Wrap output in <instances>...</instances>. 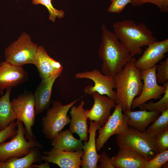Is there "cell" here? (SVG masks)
<instances>
[{
    "label": "cell",
    "mask_w": 168,
    "mask_h": 168,
    "mask_svg": "<svg viewBox=\"0 0 168 168\" xmlns=\"http://www.w3.org/2000/svg\"><path fill=\"white\" fill-rule=\"evenodd\" d=\"M156 78L158 84H163L168 81V58L156 65Z\"/></svg>",
    "instance_id": "28"
},
{
    "label": "cell",
    "mask_w": 168,
    "mask_h": 168,
    "mask_svg": "<svg viewBox=\"0 0 168 168\" xmlns=\"http://www.w3.org/2000/svg\"><path fill=\"white\" fill-rule=\"evenodd\" d=\"M38 47V45L32 41L30 35L23 32L5 49V61L16 66L33 64Z\"/></svg>",
    "instance_id": "5"
},
{
    "label": "cell",
    "mask_w": 168,
    "mask_h": 168,
    "mask_svg": "<svg viewBox=\"0 0 168 168\" xmlns=\"http://www.w3.org/2000/svg\"><path fill=\"white\" fill-rule=\"evenodd\" d=\"M35 147L25 156L21 157L9 158L4 162H0V168H33L32 165L42 160L39 148Z\"/></svg>",
    "instance_id": "23"
},
{
    "label": "cell",
    "mask_w": 168,
    "mask_h": 168,
    "mask_svg": "<svg viewBox=\"0 0 168 168\" xmlns=\"http://www.w3.org/2000/svg\"><path fill=\"white\" fill-rule=\"evenodd\" d=\"M101 42L98 54L102 61V73L113 77L130 60L129 52L119 41L114 32L105 24L101 26Z\"/></svg>",
    "instance_id": "1"
},
{
    "label": "cell",
    "mask_w": 168,
    "mask_h": 168,
    "mask_svg": "<svg viewBox=\"0 0 168 168\" xmlns=\"http://www.w3.org/2000/svg\"><path fill=\"white\" fill-rule=\"evenodd\" d=\"M136 59L132 57L122 69L113 77L116 91L114 101L120 105L123 111L132 110L135 97L141 93L143 86L140 71L136 67Z\"/></svg>",
    "instance_id": "2"
},
{
    "label": "cell",
    "mask_w": 168,
    "mask_h": 168,
    "mask_svg": "<svg viewBox=\"0 0 168 168\" xmlns=\"http://www.w3.org/2000/svg\"><path fill=\"white\" fill-rule=\"evenodd\" d=\"M42 160L56 164L61 168H80L81 157L84 153L81 150L75 152H68L55 149L44 151Z\"/></svg>",
    "instance_id": "13"
},
{
    "label": "cell",
    "mask_w": 168,
    "mask_h": 168,
    "mask_svg": "<svg viewBox=\"0 0 168 168\" xmlns=\"http://www.w3.org/2000/svg\"><path fill=\"white\" fill-rule=\"evenodd\" d=\"M51 140V145L56 149L68 152L83 149L82 141L75 138L68 129L61 131Z\"/></svg>",
    "instance_id": "22"
},
{
    "label": "cell",
    "mask_w": 168,
    "mask_h": 168,
    "mask_svg": "<svg viewBox=\"0 0 168 168\" xmlns=\"http://www.w3.org/2000/svg\"><path fill=\"white\" fill-rule=\"evenodd\" d=\"M16 122L11 123L6 128L0 131V144L12 138L16 133Z\"/></svg>",
    "instance_id": "33"
},
{
    "label": "cell",
    "mask_w": 168,
    "mask_h": 168,
    "mask_svg": "<svg viewBox=\"0 0 168 168\" xmlns=\"http://www.w3.org/2000/svg\"><path fill=\"white\" fill-rule=\"evenodd\" d=\"M113 27L115 36L132 57L141 54L143 51L142 47L148 46L157 40L152 31L143 23L124 20L114 23Z\"/></svg>",
    "instance_id": "3"
},
{
    "label": "cell",
    "mask_w": 168,
    "mask_h": 168,
    "mask_svg": "<svg viewBox=\"0 0 168 168\" xmlns=\"http://www.w3.org/2000/svg\"><path fill=\"white\" fill-rule=\"evenodd\" d=\"M85 102L82 100L77 106L71 107L70 114L71 117L69 128L68 130L72 133L78 134L80 139L84 142L88 140V126L87 120L88 119L83 106Z\"/></svg>",
    "instance_id": "20"
},
{
    "label": "cell",
    "mask_w": 168,
    "mask_h": 168,
    "mask_svg": "<svg viewBox=\"0 0 168 168\" xmlns=\"http://www.w3.org/2000/svg\"><path fill=\"white\" fill-rule=\"evenodd\" d=\"M16 119L24 124L26 130L25 136L27 140L35 139L32 127L34 125L36 114L35 100L34 94L31 92H25L20 94L11 101Z\"/></svg>",
    "instance_id": "8"
},
{
    "label": "cell",
    "mask_w": 168,
    "mask_h": 168,
    "mask_svg": "<svg viewBox=\"0 0 168 168\" xmlns=\"http://www.w3.org/2000/svg\"><path fill=\"white\" fill-rule=\"evenodd\" d=\"M91 95L94 104L90 110H86V115L87 119L95 121L101 127L108 120L110 115V110L116 104L114 100L96 92Z\"/></svg>",
    "instance_id": "12"
},
{
    "label": "cell",
    "mask_w": 168,
    "mask_h": 168,
    "mask_svg": "<svg viewBox=\"0 0 168 168\" xmlns=\"http://www.w3.org/2000/svg\"><path fill=\"white\" fill-rule=\"evenodd\" d=\"M111 3L108 9V12L119 13L122 12L126 6L131 3L132 0H110Z\"/></svg>",
    "instance_id": "31"
},
{
    "label": "cell",
    "mask_w": 168,
    "mask_h": 168,
    "mask_svg": "<svg viewBox=\"0 0 168 168\" xmlns=\"http://www.w3.org/2000/svg\"><path fill=\"white\" fill-rule=\"evenodd\" d=\"M123 112L128 117L129 127L142 132L145 131L149 124L154 122L161 113L158 111H147L145 110Z\"/></svg>",
    "instance_id": "21"
},
{
    "label": "cell",
    "mask_w": 168,
    "mask_h": 168,
    "mask_svg": "<svg viewBox=\"0 0 168 168\" xmlns=\"http://www.w3.org/2000/svg\"><path fill=\"white\" fill-rule=\"evenodd\" d=\"M161 113V115L146 129L147 132L156 136L162 132L168 130V108Z\"/></svg>",
    "instance_id": "25"
},
{
    "label": "cell",
    "mask_w": 168,
    "mask_h": 168,
    "mask_svg": "<svg viewBox=\"0 0 168 168\" xmlns=\"http://www.w3.org/2000/svg\"><path fill=\"white\" fill-rule=\"evenodd\" d=\"M61 74H57L41 81L34 94L35 100V111L38 115L49 108L51 103L52 89L54 84Z\"/></svg>",
    "instance_id": "17"
},
{
    "label": "cell",
    "mask_w": 168,
    "mask_h": 168,
    "mask_svg": "<svg viewBox=\"0 0 168 168\" xmlns=\"http://www.w3.org/2000/svg\"><path fill=\"white\" fill-rule=\"evenodd\" d=\"M33 64L37 67L41 79L61 74L63 69L62 65L51 58L41 45L38 46Z\"/></svg>",
    "instance_id": "16"
},
{
    "label": "cell",
    "mask_w": 168,
    "mask_h": 168,
    "mask_svg": "<svg viewBox=\"0 0 168 168\" xmlns=\"http://www.w3.org/2000/svg\"><path fill=\"white\" fill-rule=\"evenodd\" d=\"M156 136L146 131L141 132L131 127L116 135V140L119 148H124L135 151L147 161L154 157L159 152L156 145Z\"/></svg>",
    "instance_id": "4"
},
{
    "label": "cell",
    "mask_w": 168,
    "mask_h": 168,
    "mask_svg": "<svg viewBox=\"0 0 168 168\" xmlns=\"http://www.w3.org/2000/svg\"><path fill=\"white\" fill-rule=\"evenodd\" d=\"M168 161V150L156 154L152 159L147 161L145 168H160Z\"/></svg>",
    "instance_id": "29"
},
{
    "label": "cell",
    "mask_w": 168,
    "mask_h": 168,
    "mask_svg": "<svg viewBox=\"0 0 168 168\" xmlns=\"http://www.w3.org/2000/svg\"><path fill=\"white\" fill-rule=\"evenodd\" d=\"M52 0H32L31 3L35 5L41 4L45 6L49 13V20L54 22L56 19L64 17L65 12L62 10H58L54 8L52 3Z\"/></svg>",
    "instance_id": "27"
},
{
    "label": "cell",
    "mask_w": 168,
    "mask_h": 168,
    "mask_svg": "<svg viewBox=\"0 0 168 168\" xmlns=\"http://www.w3.org/2000/svg\"><path fill=\"white\" fill-rule=\"evenodd\" d=\"M98 161L100 165L97 166V168H115L111 164V158L105 152L100 154Z\"/></svg>",
    "instance_id": "34"
},
{
    "label": "cell",
    "mask_w": 168,
    "mask_h": 168,
    "mask_svg": "<svg viewBox=\"0 0 168 168\" xmlns=\"http://www.w3.org/2000/svg\"><path fill=\"white\" fill-rule=\"evenodd\" d=\"M32 166L33 168H49L50 167L49 162L46 161H45L44 163H41L39 165L32 164Z\"/></svg>",
    "instance_id": "35"
},
{
    "label": "cell",
    "mask_w": 168,
    "mask_h": 168,
    "mask_svg": "<svg viewBox=\"0 0 168 168\" xmlns=\"http://www.w3.org/2000/svg\"><path fill=\"white\" fill-rule=\"evenodd\" d=\"M120 105H116L112 115L98 131L99 135L96 139L97 151H100L105 144L113 135L119 134L129 128L128 117L122 113Z\"/></svg>",
    "instance_id": "9"
},
{
    "label": "cell",
    "mask_w": 168,
    "mask_h": 168,
    "mask_svg": "<svg viewBox=\"0 0 168 168\" xmlns=\"http://www.w3.org/2000/svg\"><path fill=\"white\" fill-rule=\"evenodd\" d=\"M147 3L155 5L161 12H168V0H132L130 4L133 6L138 7Z\"/></svg>",
    "instance_id": "30"
},
{
    "label": "cell",
    "mask_w": 168,
    "mask_h": 168,
    "mask_svg": "<svg viewBox=\"0 0 168 168\" xmlns=\"http://www.w3.org/2000/svg\"><path fill=\"white\" fill-rule=\"evenodd\" d=\"M16 133L9 142L0 144V162L12 158L21 157L28 154L35 147L41 148L42 146L35 139L27 141L24 137L26 132L23 122L17 120Z\"/></svg>",
    "instance_id": "6"
},
{
    "label": "cell",
    "mask_w": 168,
    "mask_h": 168,
    "mask_svg": "<svg viewBox=\"0 0 168 168\" xmlns=\"http://www.w3.org/2000/svg\"><path fill=\"white\" fill-rule=\"evenodd\" d=\"M27 72L22 66H16L5 61L0 63V94L5 89L12 88L29 79Z\"/></svg>",
    "instance_id": "14"
},
{
    "label": "cell",
    "mask_w": 168,
    "mask_h": 168,
    "mask_svg": "<svg viewBox=\"0 0 168 168\" xmlns=\"http://www.w3.org/2000/svg\"><path fill=\"white\" fill-rule=\"evenodd\" d=\"M168 51V39L156 41L148 46L142 56L136 60V67L140 71L153 67L165 57Z\"/></svg>",
    "instance_id": "15"
},
{
    "label": "cell",
    "mask_w": 168,
    "mask_h": 168,
    "mask_svg": "<svg viewBox=\"0 0 168 168\" xmlns=\"http://www.w3.org/2000/svg\"><path fill=\"white\" fill-rule=\"evenodd\" d=\"M156 65L147 69L140 71L141 77L143 85L141 94L135 98L132 103V109H134L149 100L160 99L164 94L166 86L159 85L157 82L156 73Z\"/></svg>",
    "instance_id": "11"
},
{
    "label": "cell",
    "mask_w": 168,
    "mask_h": 168,
    "mask_svg": "<svg viewBox=\"0 0 168 168\" xmlns=\"http://www.w3.org/2000/svg\"><path fill=\"white\" fill-rule=\"evenodd\" d=\"M163 85L166 86V89L163 97L156 102L151 100L147 103H145L139 106L141 110H145L149 111H158L161 113L168 108V81Z\"/></svg>",
    "instance_id": "26"
},
{
    "label": "cell",
    "mask_w": 168,
    "mask_h": 168,
    "mask_svg": "<svg viewBox=\"0 0 168 168\" xmlns=\"http://www.w3.org/2000/svg\"><path fill=\"white\" fill-rule=\"evenodd\" d=\"M119 148L117 154L111 158L115 168H145L147 160L142 155L128 148Z\"/></svg>",
    "instance_id": "18"
},
{
    "label": "cell",
    "mask_w": 168,
    "mask_h": 168,
    "mask_svg": "<svg viewBox=\"0 0 168 168\" xmlns=\"http://www.w3.org/2000/svg\"><path fill=\"white\" fill-rule=\"evenodd\" d=\"M101 127L94 121H90L88 131V142H84L83 149L84 152L81 157V166L83 168H96L100 155L97 152L96 147V133Z\"/></svg>",
    "instance_id": "19"
},
{
    "label": "cell",
    "mask_w": 168,
    "mask_h": 168,
    "mask_svg": "<svg viewBox=\"0 0 168 168\" xmlns=\"http://www.w3.org/2000/svg\"><path fill=\"white\" fill-rule=\"evenodd\" d=\"M78 100H75L65 105L59 101H52V107L47 109L46 115L41 119L42 132L46 138L52 140L70 122L71 119L67 113Z\"/></svg>",
    "instance_id": "7"
},
{
    "label": "cell",
    "mask_w": 168,
    "mask_h": 168,
    "mask_svg": "<svg viewBox=\"0 0 168 168\" xmlns=\"http://www.w3.org/2000/svg\"><path fill=\"white\" fill-rule=\"evenodd\" d=\"M11 90L12 88L7 89L5 95L0 98V131L16 119L10 99Z\"/></svg>",
    "instance_id": "24"
},
{
    "label": "cell",
    "mask_w": 168,
    "mask_h": 168,
    "mask_svg": "<svg viewBox=\"0 0 168 168\" xmlns=\"http://www.w3.org/2000/svg\"><path fill=\"white\" fill-rule=\"evenodd\" d=\"M75 77L76 78L88 79L94 82V86H88L84 88L85 93L91 95L96 92L101 95H106L114 100L116 92L113 89L116 88V84L113 77L104 75L96 69L91 71L78 72L75 74Z\"/></svg>",
    "instance_id": "10"
},
{
    "label": "cell",
    "mask_w": 168,
    "mask_h": 168,
    "mask_svg": "<svg viewBox=\"0 0 168 168\" xmlns=\"http://www.w3.org/2000/svg\"><path fill=\"white\" fill-rule=\"evenodd\" d=\"M156 145L159 152L168 149V130L156 136Z\"/></svg>",
    "instance_id": "32"
}]
</instances>
